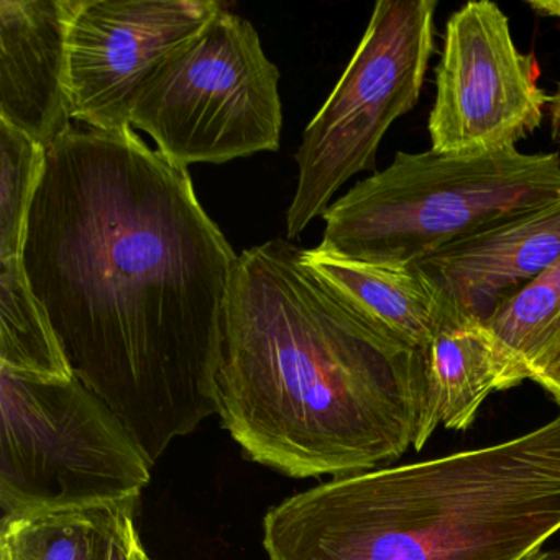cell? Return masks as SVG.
Segmentation results:
<instances>
[{
  "label": "cell",
  "instance_id": "obj_6",
  "mask_svg": "<svg viewBox=\"0 0 560 560\" xmlns=\"http://www.w3.org/2000/svg\"><path fill=\"white\" fill-rule=\"evenodd\" d=\"M280 71L247 19L222 8L175 51L137 96L132 129L170 162H232L280 150Z\"/></svg>",
  "mask_w": 560,
  "mask_h": 560
},
{
  "label": "cell",
  "instance_id": "obj_1",
  "mask_svg": "<svg viewBox=\"0 0 560 560\" xmlns=\"http://www.w3.org/2000/svg\"><path fill=\"white\" fill-rule=\"evenodd\" d=\"M238 255L188 168L132 127L73 124L48 149L22 261L73 375L150 464L218 415Z\"/></svg>",
  "mask_w": 560,
  "mask_h": 560
},
{
  "label": "cell",
  "instance_id": "obj_11",
  "mask_svg": "<svg viewBox=\"0 0 560 560\" xmlns=\"http://www.w3.org/2000/svg\"><path fill=\"white\" fill-rule=\"evenodd\" d=\"M80 0H0V120L50 149L73 126L68 38Z\"/></svg>",
  "mask_w": 560,
  "mask_h": 560
},
{
  "label": "cell",
  "instance_id": "obj_7",
  "mask_svg": "<svg viewBox=\"0 0 560 560\" xmlns=\"http://www.w3.org/2000/svg\"><path fill=\"white\" fill-rule=\"evenodd\" d=\"M435 0H380L365 34L298 149L287 235L300 237L357 173L375 170L393 124L418 106L434 54Z\"/></svg>",
  "mask_w": 560,
  "mask_h": 560
},
{
  "label": "cell",
  "instance_id": "obj_15",
  "mask_svg": "<svg viewBox=\"0 0 560 560\" xmlns=\"http://www.w3.org/2000/svg\"><path fill=\"white\" fill-rule=\"evenodd\" d=\"M0 370L40 380L74 376L22 257L0 260Z\"/></svg>",
  "mask_w": 560,
  "mask_h": 560
},
{
  "label": "cell",
  "instance_id": "obj_9",
  "mask_svg": "<svg viewBox=\"0 0 560 560\" xmlns=\"http://www.w3.org/2000/svg\"><path fill=\"white\" fill-rule=\"evenodd\" d=\"M222 8L215 0H80L68 38L71 119L97 130L132 127L147 81Z\"/></svg>",
  "mask_w": 560,
  "mask_h": 560
},
{
  "label": "cell",
  "instance_id": "obj_5",
  "mask_svg": "<svg viewBox=\"0 0 560 560\" xmlns=\"http://www.w3.org/2000/svg\"><path fill=\"white\" fill-rule=\"evenodd\" d=\"M2 521L140 501L149 458L113 409L77 376L0 370Z\"/></svg>",
  "mask_w": 560,
  "mask_h": 560
},
{
  "label": "cell",
  "instance_id": "obj_3",
  "mask_svg": "<svg viewBox=\"0 0 560 560\" xmlns=\"http://www.w3.org/2000/svg\"><path fill=\"white\" fill-rule=\"evenodd\" d=\"M560 530V415L474 451L301 491L264 517L268 560H521Z\"/></svg>",
  "mask_w": 560,
  "mask_h": 560
},
{
  "label": "cell",
  "instance_id": "obj_21",
  "mask_svg": "<svg viewBox=\"0 0 560 560\" xmlns=\"http://www.w3.org/2000/svg\"><path fill=\"white\" fill-rule=\"evenodd\" d=\"M550 103V133L553 142L560 143V84L556 94L549 100Z\"/></svg>",
  "mask_w": 560,
  "mask_h": 560
},
{
  "label": "cell",
  "instance_id": "obj_10",
  "mask_svg": "<svg viewBox=\"0 0 560 560\" xmlns=\"http://www.w3.org/2000/svg\"><path fill=\"white\" fill-rule=\"evenodd\" d=\"M560 258V198L474 232L415 264L457 313L487 323Z\"/></svg>",
  "mask_w": 560,
  "mask_h": 560
},
{
  "label": "cell",
  "instance_id": "obj_19",
  "mask_svg": "<svg viewBox=\"0 0 560 560\" xmlns=\"http://www.w3.org/2000/svg\"><path fill=\"white\" fill-rule=\"evenodd\" d=\"M530 380L536 382L537 385L542 386L556 399L557 405L560 406V357H557L549 366L540 370Z\"/></svg>",
  "mask_w": 560,
  "mask_h": 560
},
{
  "label": "cell",
  "instance_id": "obj_2",
  "mask_svg": "<svg viewBox=\"0 0 560 560\" xmlns=\"http://www.w3.org/2000/svg\"><path fill=\"white\" fill-rule=\"evenodd\" d=\"M215 395L245 455L293 478L388 467L431 438L422 350L353 313L283 238L238 255Z\"/></svg>",
  "mask_w": 560,
  "mask_h": 560
},
{
  "label": "cell",
  "instance_id": "obj_20",
  "mask_svg": "<svg viewBox=\"0 0 560 560\" xmlns=\"http://www.w3.org/2000/svg\"><path fill=\"white\" fill-rule=\"evenodd\" d=\"M527 8L544 18L560 19V0H527Z\"/></svg>",
  "mask_w": 560,
  "mask_h": 560
},
{
  "label": "cell",
  "instance_id": "obj_22",
  "mask_svg": "<svg viewBox=\"0 0 560 560\" xmlns=\"http://www.w3.org/2000/svg\"><path fill=\"white\" fill-rule=\"evenodd\" d=\"M521 560H560V550H542V547H540V549L533 550Z\"/></svg>",
  "mask_w": 560,
  "mask_h": 560
},
{
  "label": "cell",
  "instance_id": "obj_14",
  "mask_svg": "<svg viewBox=\"0 0 560 560\" xmlns=\"http://www.w3.org/2000/svg\"><path fill=\"white\" fill-rule=\"evenodd\" d=\"M140 501L2 521L0 560H114L124 521Z\"/></svg>",
  "mask_w": 560,
  "mask_h": 560
},
{
  "label": "cell",
  "instance_id": "obj_18",
  "mask_svg": "<svg viewBox=\"0 0 560 560\" xmlns=\"http://www.w3.org/2000/svg\"><path fill=\"white\" fill-rule=\"evenodd\" d=\"M136 514H130L124 521L120 527L119 536H117L116 550H114V560H133V542H136Z\"/></svg>",
  "mask_w": 560,
  "mask_h": 560
},
{
  "label": "cell",
  "instance_id": "obj_8",
  "mask_svg": "<svg viewBox=\"0 0 560 560\" xmlns=\"http://www.w3.org/2000/svg\"><path fill=\"white\" fill-rule=\"evenodd\" d=\"M536 58L523 54L510 19L488 0L467 2L445 25L429 114L431 150L490 153L516 149L539 129L547 97Z\"/></svg>",
  "mask_w": 560,
  "mask_h": 560
},
{
  "label": "cell",
  "instance_id": "obj_13",
  "mask_svg": "<svg viewBox=\"0 0 560 560\" xmlns=\"http://www.w3.org/2000/svg\"><path fill=\"white\" fill-rule=\"evenodd\" d=\"M428 383V431H465L494 392L529 380L487 324L452 311L422 349Z\"/></svg>",
  "mask_w": 560,
  "mask_h": 560
},
{
  "label": "cell",
  "instance_id": "obj_23",
  "mask_svg": "<svg viewBox=\"0 0 560 560\" xmlns=\"http://www.w3.org/2000/svg\"><path fill=\"white\" fill-rule=\"evenodd\" d=\"M133 560H153L150 559L149 553L143 549L139 536H137L136 542H133Z\"/></svg>",
  "mask_w": 560,
  "mask_h": 560
},
{
  "label": "cell",
  "instance_id": "obj_16",
  "mask_svg": "<svg viewBox=\"0 0 560 560\" xmlns=\"http://www.w3.org/2000/svg\"><path fill=\"white\" fill-rule=\"evenodd\" d=\"M485 324L529 380L549 366L560 357V258Z\"/></svg>",
  "mask_w": 560,
  "mask_h": 560
},
{
  "label": "cell",
  "instance_id": "obj_17",
  "mask_svg": "<svg viewBox=\"0 0 560 560\" xmlns=\"http://www.w3.org/2000/svg\"><path fill=\"white\" fill-rule=\"evenodd\" d=\"M47 152L27 133L0 120V260L22 257Z\"/></svg>",
  "mask_w": 560,
  "mask_h": 560
},
{
  "label": "cell",
  "instance_id": "obj_4",
  "mask_svg": "<svg viewBox=\"0 0 560 560\" xmlns=\"http://www.w3.org/2000/svg\"><path fill=\"white\" fill-rule=\"evenodd\" d=\"M559 198V153L398 152L329 206L320 244L355 260L408 267Z\"/></svg>",
  "mask_w": 560,
  "mask_h": 560
},
{
  "label": "cell",
  "instance_id": "obj_12",
  "mask_svg": "<svg viewBox=\"0 0 560 560\" xmlns=\"http://www.w3.org/2000/svg\"><path fill=\"white\" fill-rule=\"evenodd\" d=\"M303 267L386 336L422 350L454 307L416 265L370 264L326 245L300 248Z\"/></svg>",
  "mask_w": 560,
  "mask_h": 560
}]
</instances>
